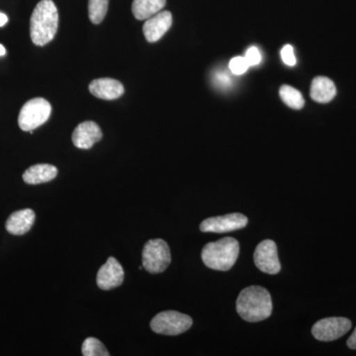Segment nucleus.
<instances>
[{"label": "nucleus", "instance_id": "obj_1", "mask_svg": "<svg viewBox=\"0 0 356 356\" xmlns=\"http://www.w3.org/2000/svg\"><path fill=\"white\" fill-rule=\"evenodd\" d=\"M236 312L250 323L261 322L273 313V300L266 288L250 286L241 291L236 299Z\"/></svg>", "mask_w": 356, "mask_h": 356}, {"label": "nucleus", "instance_id": "obj_2", "mask_svg": "<svg viewBox=\"0 0 356 356\" xmlns=\"http://www.w3.org/2000/svg\"><path fill=\"white\" fill-rule=\"evenodd\" d=\"M58 27L57 6L51 0H41L30 19V36L36 46H44L55 38Z\"/></svg>", "mask_w": 356, "mask_h": 356}, {"label": "nucleus", "instance_id": "obj_3", "mask_svg": "<svg viewBox=\"0 0 356 356\" xmlns=\"http://www.w3.org/2000/svg\"><path fill=\"white\" fill-rule=\"evenodd\" d=\"M240 254L236 238L226 236L217 242L207 243L202 250V261L206 266L219 271H228L235 266Z\"/></svg>", "mask_w": 356, "mask_h": 356}, {"label": "nucleus", "instance_id": "obj_4", "mask_svg": "<svg viewBox=\"0 0 356 356\" xmlns=\"http://www.w3.org/2000/svg\"><path fill=\"white\" fill-rule=\"evenodd\" d=\"M51 106L50 102L41 97L33 98L26 102L20 110L18 124L21 130L31 132L40 127L50 118Z\"/></svg>", "mask_w": 356, "mask_h": 356}, {"label": "nucleus", "instance_id": "obj_5", "mask_svg": "<svg viewBox=\"0 0 356 356\" xmlns=\"http://www.w3.org/2000/svg\"><path fill=\"white\" fill-rule=\"evenodd\" d=\"M172 262L170 247L161 238L149 240L143 250V267L149 273H161Z\"/></svg>", "mask_w": 356, "mask_h": 356}, {"label": "nucleus", "instance_id": "obj_6", "mask_svg": "<svg viewBox=\"0 0 356 356\" xmlns=\"http://www.w3.org/2000/svg\"><path fill=\"white\" fill-rule=\"evenodd\" d=\"M193 321L189 316L177 311H165L152 320L151 329L156 334L178 336L191 329Z\"/></svg>", "mask_w": 356, "mask_h": 356}, {"label": "nucleus", "instance_id": "obj_7", "mask_svg": "<svg viewBox=\"0 0 356 356\" xmlns=\"http://www.w3.org/2000/svg\"><path fill=\"white\" fill-rule=\"evenodd\" d=\"M351 329L348 318L332 317L318 321L312 327L314 337L321 341H332L344 336Z\"/></svg>", "mask_w": 356, "mask_h": 356}, {"label": "nucleus", "instance_id": "obj_8", "mask_svg": "<svg viewBox=\"0 0 356 356\" xmlns=\"http://www.w3.org/2000/svg\"><path fill=\"white\" fill-rule=\"evenodd\" d=\"M248 218L241 213L208 218L200 225V231L203 233L222 234L245 228L248 225Z\"/></svg>", "mask_w": 356, "mask_h": 356}, {"label": "nucleus", "instance_id": "obj_9", "mask_svg": "<svg viewBox=\"0 0 356 356\" xmlns=\"http://www.w3.org/2000/svg\"><path fill=\"white\" fill-rule=\"evenodd\" d=\"M255 266L262 273L277 274L281 270L276 243L271 240H264L257 245L254 254Z\"/></svg>", "mask_w": 356, "mask_h": 356}, {"label": "nucleus", "instance_id": "obj_10", "mask_svg": "<svg viewBox=\"0 0 356 356\" xmlns=\"http://www.w3.org/2000/svg\"><path fill=\"white\" fill-rule=\"evenodd\" d=\"M124 275L123 267L116 259L110 257L106 264H103L98 270L96 281L100 289L111 290L120 286L124 281Z\"/></svg>", "mask_w": 356, "mask_h": 356}, {"label": "nucleus", "instance_id": "obj_11", "mask_svg": "<svg viewBox=\"0 0 356 356\" xmlns=\"http://www.w3.org/2000/svg\"><path fill=\"white\" fill-rule=\"evenodd\" d=\"M102 131L99 126L92 121L79 124L72 133V143L81 149H88L102 139Z\"/></svg>", "mask_w": 356, "mask_h": 356}, {"label": "nucleus", "instance_id": "obj_12", "mask_svg": "<svg viewBox=\"0 0 356 356\" xmlns=\"http://www.w3.org/2000/svg\"><path fill=\"white\" fill-rule=\"evenodd\" d=\"M172 25V15L170 11H161L149 18L143 27L145 38L149 43L158 42Z\"/></svg>", "mask_w": 356, "mask_h": 356}, {"label": "nucleus", "instance_id": "obj_13", "mask_svg": "<svg viewBox=\"0 0 356 356\" xmlns=\"http://www.w3.org/2000/svg\"><path fill=\"white\" fill-rule=\"evenodd\" d=\"M91 95L104 100H115L125 92L123 84L113 79H98L88 86Z\"/></svg>", "mask_w": 356, "mask_h": 356}, {"label": "nucleus", "instance_id": "obj_14", "mask_svg": "<svg viewBox=\"0 0 356 356\" xmlns=\"http://www.w3.org/2000/svg\"><path fill=\"white\" fill-rule=\"evenodd\" d=\"M35 222V213L31 209L16 211L6 221V229L13 235L21 236L31 229Z\"/></svg>", "mask_w": 356, "mask_h": 356}, {"label": "nucleus", "instance_id": "obj_15", "mask_svg": "<svg viewBox=\"0 0 356 356\" xmlns=\"http://www.w3.org/2000/svg\"><path fill=\"white\" fill-rule=\"evenodd\" d=\"M337 95V88L334 81L325 76L314 79L311 86V97L318 103H329Z\"/></svg>", "mask_w": 356, "mask_h": 356}, {"label": "nucleus", "instance_id": "obj_16", "mask_svg": "<svg viewBox=\"0 0 356 356\" xmlns=\"http://www.w3.org/2000/svg\"><path fill=\"white\" fill-rule=\"evenodd\" d=\"M58 175L56 166L51 165H36L28 168L23 175V180L27 184H41L55 179Z\"/></svg>", "mask_w": 356, "mask_h": 356}, {"label": "nucleus", "instance_id": "obj_17", "mask_svg": "<svg viewBox=\"0 0 356 356\" xmlns=\"http://www.w3.org/2000/svg\"><path fill=\"white\" fill-rule=\"evenodd\" d=\"M166 0H134L132 13L136 19L147 20L161 13Z\"/></svg>", "mask_w": 356, "mask_h": 356}, {"label": "nucleus", "instance_id": "obj_18", "mask_svg": "<svg viewBox=\"0 0 356 356\" xmlns=\"http://www.w3.org/2000/svg\"><path fill=\"white\" fill-rule=\"evenodd\" d=\"M280 95L282 102L290 108L300 110L305 105L303 95L296 88L289 86H281Z\"/></svg>", "mask_w": 356, "mask_h": 356}, {"label": "nucleus", "instance_id": "obj_19", "mask_svg": "<svg viewBox=\"0 0 356 356\" xmlns=\"http://www.w3.org/2000/svg\"><path fill=\"white\" fill-rule=\"evenodd\" d=\"M109 0H88L89 19L93 24H100L108 10Z\"/></svg>", "mask_w": 356, "mask_h": 356}, {"label": "nucleus", "instance_id": "obj_20", "mask_svg": "<svg viewBox=\"0 0 356 356\" xmlns=\"http://www.w3.org/2000/svg\"><path fill=\"white\" fill-rule=\"evenodd\" d=\"M84 356H109L110 353L104 344L95 339V337H88L83 341V348H81Z\"/></svg>", "mask_w": 356, "mask_h": 356}, {"label": "nucleus", "instance_id": "obj_21", "mask_svg": "<svg viewBox=\"0 0 356 356\" xmlns=\"http://www.w3.org/2000/svg\"><path fill=\"white\" fill-rule=\"evenodd\" d=\"M248 67H250V65H248L245 57L233 58L229 63V70H231L232 74H236V76L245 74Z\"/></svg>", "mask_w": 356, "mask_h": 356}, {"label": "nucleus", "instance_id": "obj_22", "mask_svg": "<svg viewBox=\"0 0 356 356\" xmlns=\"http://www.w3.org/2000/svg\"><path fill=\"white\" fill-rule=\"evenodd\" d=\"M281 58H282L284 64L289 65V67H294L296 65V58H295L294 49L291 44H286L283 47L281 50Z\"/></svg>", "mask_w": 356, "mask_h": 356}, {"label": "nucleus", "instance_id": "obj_23", "mask_svg": "<svg viewBox=\"0 0 356 356\" xmlns=\"http://www.w3.org/2000/svg\"><path fill=\"white\" fill-rule=\"evenodd\" d=\"M245 58L250 67H254L261 62V55L257 47H250L245 53Z\"/></svg>", "mask_w": 356, "mask_h": 356}, {"label": "nucleus", "instance_id": "obj_24", "mask_svg": "<svg viewBox=\"0 0 356 356\" xmlns=\"http://www.w3.org/2000/svg\"><path fill=\"white\" fill-rule=\"evenodd\" d=\"M214 81L220 88H228L231 83V76L227 72H217L215 74Z\"/></svg>", "mask_w": 356, "mask_h": 356}, {"label": "nucleus", "instance_id": "obj_25", "mask_svg": "<svg viewBox=\"0 0 356 356\" xmlns=\"http://www.w3.org/2000/svg\"><path fill=\"white\" fill-rule=\"evenodd\" d=\"M348 346L351 350H356V327L350 339H348Z\"/></svg>", "mask_w": 356, "mask_h": 356}, {"label": "nucleus", "instance_id": "obj_26", "mask_svg": "<svg viewBox=\"0 0 356 356\" xmlns=\"http://www.w3.org/2000/svg\"><path fill=\"white\" fill-rule=\"evenodd\" d=\"M8 22V17L6 14L0 13V27H3Z\"/></svg>", "mask_w": 356, "mask_h": 356}, {"label": "nucleus", "instance_id": "obj_27", "mask_svg": "<svg viewBox=\"0 0 356 356\" xmlns=\"http://www.w3.org/2000/svg\"><path fill=\"white\" fill-rule=\"evenodd\" d=\"M6 55V49L0 44V57H3V56Z\"/></svg>", "mask_w": 356, "mask_h": 356}]
</instances>
